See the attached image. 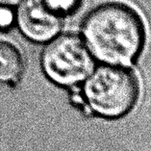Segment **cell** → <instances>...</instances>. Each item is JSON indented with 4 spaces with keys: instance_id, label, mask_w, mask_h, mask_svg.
I'll return each instance as SVG.
<instances>
[{
    "instance_id": "2",
    "label": "cell",
    "mask_w": 151,
    "mask_h": 151,
    "mask_svg": "<svg viewBox=\"0 0 151 151\" xmlns=\"http://www.w3.org/2000/svg\"><path fill=\"white\" fill-rule=\"evenodd\" d=\"M86 105L103 119L123 117L135 107L139 95L138 78L121 65H103L93 68L83 82Z\"/></svg>"
},
{
    "instance_id": "7",
    "label": "cell",
    "mask_w": 151,
    "mask_h": 151,
    "mask_svg": "<svg viewBox=\"0 0 151 151\" xmlns=\"http://www.w3.org/2000/svg\"><path fill=\"white\" fill-rule=\"evenodd\" d=\"M14 20V14L11 11L10 7H0V29L8 28L13 24Z\"/></svg>"
},
{
    "instance_id": "8",
    "label": "cell",
    "mask_w": 151,
    "mask_h": 151,
    "mask_svg": "<svg viewBox=\"0 0 151 151\" xmlns=\"http://www.w3.org/2000/svg\"><path fill=\"white\" fill-rule=\"evenodd\" d=\"M23 0H0V6L12 7L19 5Z\"/></svg>"
},
{
    "instance_id": "3",
    "label": "cell",
    "mask_w": 151,
    "mask_h": 151,
    "mask_svg": "<svg viewBox=\"0 0 151 151\" xmlns=\"http://www.w3.org/2000/svg\"><path fill=\"white\" fill-rule=\"evenodd\" d=\"M40 65L51 82L73 88L82 84L93 70V57L82 37L58 35L47 42L40 56Z\"/></svg>"
},
{
    "instance_id": "5",
    "label": "cell",
    "mask_w": 151,
    "mask_h": 151,
    "mask_svg": "<svg viewBox=\"0 0 151 151\" xmlns=\"http://www.w3.org/2000/svg\"><path fill=\"white\" fill-rule=\"evenodd\" d=\"M25 68L19 48L9 40H0V83H17Z\"/></svg>"
},
{
    "instance_id": "4",
    "label": "cell",
    "mask_w": 151,
    "mask_h": 151,
    "mask_svg": "<svg viewBox=\"0 0 151 151\" xmlns=\"http://www.w3.org/2000/svg\"><path fill=\"white\" fill-rule=\"evenodd\" d=\"M19 5L17 27L27 40L47 43L60 35L64 17L51 9L45 0H23Z\"/></svg>"
},
{
    "instance_id": "6",
    "label": "cell",
    "mask_w": 151,
    "mask_h": 151,
    "mask_svg": "<svg viewBox=\"0 0 151 151\" xmlns=\"http://www.w3.org/2000/svg\"><path fill=\"white\" fill-rule=\"evenodd\" d=\"M47 5L55 12L65 17L78 8L80 0H45Z\"/></svg>"
},
{
    "instance_id": "1",
    "label": "cell",
    "mask_w": 151,
    "mask_h": 151,
    "mask_svg": "<svg viewBox=\"0 0 151 151\" xmlns=\"http://www.w3.org/2000/svg\"><path fill=\"white\" fill-rule=\"evenodd\" d=\"M82 39L91 54L104 65H131L145 42V25L135 10L112 2L96 7L82 24Z\"/></svg>"
}]
</instances>
